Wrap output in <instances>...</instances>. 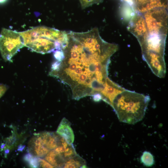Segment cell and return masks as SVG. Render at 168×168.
Masks as SVG:
<instances>
[{
  "instance_id": "1",
  "label": "cell",
  "mask_w": 168,
  "mask_h": 168,
  "mask_svg": "<svg viewBox=\"0 0 168 168\" xmlns=\"http://www.w3.org/2000/svg\"><path fill=\"white\" fill-rule=\"evenodd\" d=\"M67 35V43L62 49L64 58L49 75L68 85L75 100L96 94L102 97L112 81L108 68L118 45L104 40L96 27L85 32L70 31Z\"/></svg>"
},
{
  "instance_id": "2",
  "label": "cell",
  "mask_w": 168,
  "mask_h": 168,
  "mask_svg": "<svg viewBox=\"0 0 168 168\" xmlns=\"http://www.w3.org/2000/svg\"><path fill=\"white\" fill-rule=\"evenodd\" d=\"M20 33L25 46L43 54L62 49L68 40L67 32L44 26L36 27Z\"/></svg>"
},
{
  "instance_id": "3",
  "label": "cell",
  "mask_w": 168,
  "mask_h": 168,
  "mask_svg": "<svg viewBox=\"0 0 168 168\" xmlns=\"http://www.w3.org/2000/svg\"><path fill=\"white\" fill-rule=\"evenodd\" d=\"M150 100L148 96L125 89L115 97L111 106L120 122L134 124L144 118Z\"/></svg>"
},
{
  "instance_id": "4",
  "label": "cell",
  "mask_w": 168,
  "mask_h": 168,
  "mask_svg": "<svg viewBox=\"0 0 168 168\" xmlns=\"http://www.w3.org/2000/svg\"><path fill=\"white\" fill-rule=\"evenodd\" d=\"M23 38L20 32L3 28L0 34V52L6 61H10L24 46Z\"/></svg>"
},
{
  "instance_id": "5",
  "label": "cell",
  "mask_w": 168,
  "mask_h": 168,
  "mask_svg": "<svg viewBox=\"0 0 168 168\" xmlns=\"http://www.w3.org/2000/svg\"><path fill=\"white\" fill-rule=\"evenodd\" d=\"M143 17L148 33L166 35L167 15L164 9L150 10L145 13Z\"/></svg>"
},
{
  "instance_id": "6",
  "label": "cell",
  "mask_w": 168,
  "mask_h": 168,
  "mask_svg": "<svg viewBox=\"0 0 168 168\" xmlns=\"http://www.w3.org/2000/svg\"><path fill=\"white\" fill-rule=\"evenodd\" d=\"M128 29L137 38L141 46L143 45L148 35L144 17L139 14H135L130 22Z\"/></svg>"
},
{
  "instance_id": "7",
  "label": "cell",
  "mask_w": 168,
  "mask_h": 168,
  "mask_svg": "<svg viewBox=\"0 0 168 168\" xmlns=\"http://www.w3.org/2000/svg\"><path fill=\"white\" fill-rule=\"evenodd\" d=\"M56 133L68 143L72 144L74 142V135L71 126V124L65 117L60 122L57 128Z\"/></svg>"
},
{
  "instance_id": "8",
  "label": "cell",
  "mask_w": 168,
  "mask_h": 168,
  "mask_svg": "<svg viewBox=\"0 0 168 168\" xmlns=\"http://www.w3.org/2000/svg\"><path fill=\"white\" fill-rule=\"evenodd\" d=\"M43 145L50 151L54 150L59 145L61 142V137L57 133L46 132L40 135Z\"/></svg>"
},
{
  "instance_id": "9",
  "label": "cell",
  "mask_w": 168,
  "mask_h": 168,
  "mask_svg": "<svg viewBox=\"0 0 168 168\" xmlns=\"http://www.w3.org/2000/svg\"><path fill=\"white\" fill-rule=\"evenodd\" d=\"M45 160L54 167H63L65 160L54 149L49 151L45 156Z\"/></svg>"
},
{
  "instance_id": "10",
  "label": "cell",
  "mask_w": 168,
  "mask_h": 168,
  "mask_svg": "<svg viewBox=\"0 0 168 168\" xmlns=\"http://www.w3.org/2000/svg\"><path fill=\"white\" fill-rule=\"evenodd\" d=\"M86 167L85 161L77 154L65 161L63 168H84Z\"/></svg>"
},
{
  "instance_id": "11",
  "label": "cell",
  "mask_w": 168,
  "mask_h": 168,
  "mask_svg": "<svg viewBox=\"0 0 168 168\" xmlns=\"http://www.w3.org/2000/svg\"><path fill=\"white\" fill-rule=\"evenodd\" d=\"M61 140L63 147V151L61 155L66 161L77 154L72 144L68 143L62 137Z\"/></svg>"
},
{
  "instance_id": "12",
  "label": "cell",
  "mask_w": 168,
  "mask_h": 168,
  "mask_svg": "<svg viewBox=\"0 0 168 168\" xmlns=\"http://www.w3.org/2000/svg\"><path fill=\"white\" fill-rule=\"evenodd\" d=\"M141 162L147 167L151 166L154 164V161L153 155L150 152H144L141 157Z\"/></svg>"
},
{
  "instance_id": "13",
  "label": "cell",
  "mask_w": 168,
  "mask_h": 168,
  "mask_svg": "<svg viewBox=\"0 0 168 168\" xmlns=\"http://www.w3.org/2000/svg\"><path fill=\"white\" fill-rule=\"evenodd\" d=\"M32 146L33 152L35 155L39 157L45 156L50 151L43 145H33Z\"/></svg>"
},
{
  "instance_id": "14",
  "label": "cell",
  "mask_w": 168,
  "mask_h": 168,
  "mask_svg": "<svg viewBox=\"0 0 168 168\" xmlns=\"http://www.w3.org/2000/svg\"><path fill=\"white\" fill-rule=\"evenodd\" d=\"M26 161L31 167L37 168L40 166L39 158L34 157L32 155L27 159Z\"/></svg>"
},
{
  "instance_id": "15",
  "label": "cell",
  "mask_w": 168,
  "mask_h": 168,
  "mask_svg": "<svg viewBox=\"0 0 168 168\" xmlns=\"http://www.w3.org/2000/svg\"><path fill=\"white\" fill-rule=\"evenodd\" d=\"M82 9H85L93 4L101 2L102 0H79Z\"/></svg>"
},
{
  "instance_id": "16",
  "label": "cell",
  "mask_w": 168,
  "mask_h": 168,
  "mask_svg": "<svg viewBox=\"0 0 168 168\" xmlns=\"http://www.w3.org/2000/svg\"><path fill=\"white\" fill-rule=\"evenodd\" d=\"M53 52L54 56L57 61L60 62L63 60L64 55L63 51L61 49H57Z\"/></svg>"
},
{
  "instance_id": "17",
  "label": "cell",
  "mask_w": 168,
  "mask_h": 168,
  "mask_svg": "<svg viewBox=\"0 0 168 168\" xmlns=\"http://www.w3.org/2000/svg\"><path fill=\"white\" fill-rule=\"evenodd\" d=\"M40 166L42 168H54V166L51 165L46 160L39 158Z\"/></svg>"
},
{
  "instance_id": "18",
  "label": "cell",
  "mask_w": 168,
  "mask_h": 168,
  "mask_svg": "<svg viewBox=\"0 0 168 168\" xmlns=\"http://www.w3.org/2000/svg\"><path fill=\"white\" fill-rule=\"evenodd\" d=\"M10 152V149L9 148L6 147L4 149V156L5 157H6L7 155Z\"/></svg>"
},
{
  "instance_id": "19",
  "label": "cell",
  "mask_w": 168,
  "mask_h": 168,
  "mask_svg": "<svg viewBox=\"0 0 168 168\" xmlns=\"http://www.w3.org/2000/svg\"><path fill=\"white\" fill-rule=\"evenodd\" d=\"M25 147V146L24 145H19L18 147L17 150L19 152H22Z\"/></svg>"
},
{
  "instance_id": "20",
  "label": "cell",
  "mask_w": 168,
  "mask_h": 168,
  "mask_svg": "<svg viewBox=\"0 0 168 168\" xmlns=\"http://www.w3.org/2000/svg\"><path fill=\"white\" fill-rule=\"evenodd\" d=\"M6 146V144L2 143L0 146V150L1 151H2L4 150Z\"/></svg>"
},
{
  "instance_id": "21",
  "label": "cell",
  "mask_w": 168,
  "mask_h": 168,
  "mask_svg": "<svg viewBox=\"0 0 168 168\" xmlns=\"http://www.w3.org/2000/svg\"><path fill=\"white\" fill-rule=\"evenodd\" d=\"M6 0H0V2H4Z\"/></svg>"
}]
</instances>
